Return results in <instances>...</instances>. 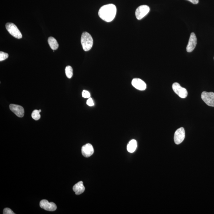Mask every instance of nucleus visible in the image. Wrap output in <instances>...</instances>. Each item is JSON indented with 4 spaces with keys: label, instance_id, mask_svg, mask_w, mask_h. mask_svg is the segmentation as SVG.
Returning a JSON list of instances; mask_svg holds the SVG:
<instances>
[{
    "label": "nucleus",
    "instance_id": "17",
    "mask_svg": "<svg viewBox=\"0 0 214 214\" xmlns=\"http://www.w3.org/2000/svg\"><path fill=\"white\" fill-rule=\"evenodd\" d=\"M40 112H39L38 110H34L31 114V117L33 119L36 121L40 119L41 118V115H40Z\"/></svg>",
    "mask_w": 214,
    "mask_h": 214
},
{
    "label": "nucleus",
    "instance_id": "16",
    "mask_svg": "<svg viewBox=\"0 0 214 214\" xmlns=\"http://www.w3.org/2000/svg\"><path fill=\"white\" fill-rule=\"evenodd\" d=\"M65 73L67 78L69 79L71 78L73 74V70L72 67L69 66H67L65 68Z\"/></svg>",
    "mask_w": 214,
    "mask_h": 214
},
{
    "label": "nucleus",
    "instance_id": "12",
    "mask_svg": "<svg viewBox=\"0 0 214 214\" xmlns=\"http://www.w3.org/2000/svg\"><path fill=\"white\" fill-rule=\"evenodd\" d=\"M132 85L136 89L140 90H144L146 88L145 83L139 78L133 79L132 81Z\"/></svg>",
    "mask_w": 214,
    "mask_h": 214
},
{
    "label": "nucleus",
    "instance_id": "1",
    "mask_svg": "<svg viewBox=\"0 0 214 214\" xmlns=\"http://www.w3.org/2000/svg\"><path fill=\"white\" fill-rule=\"evenodd\" d=\"M117 13V8L112 4L105 5L100 8L98 15L102 20L106 22H110L114 19Z\"/></svg>",
    "mask_w": 214,
    "mask_h": 214
},
{
    "label": "nucleus",
    "instance_id": "14",
    "mask_svg": "<svg viewBox=\"0 0 214 214\" xmlns=\"http://www.w3.org/2000/svg\"><path fill=\"white\" fill-rule=\"evenodd\" d=\"M48 43L51 49L53 50H57L59 47V45L57 40L54 38L51 37L48 38Z\"/></svg>",
    "mask_w": 214,
    "mask_h": 214
},
{
    "label": "nucleus",
    "instance_id": "10",
    "mask_svg": "<svg viewBox=\"0 0 214 214\" xmlns=\"http://www.w3.org/2000/svg\"><path fill=\"white\" fill-rule=\"evenodd\" d=\"M197 45V37L194 33H192L189 37V41L186 47V51L188 52H192Z\"/></svg>",
    "mask_w": 214,
    "mask_h": 214
},
{
    "label": "nucleus",
    "instance_id": "13",
    "mask_svg": "<svg viewBox=\"0 0 214 214\" xmlns=\"http://www.w3.org/2000/svg\"><path fill=\"white\" fill-rule=\"evenodd\" d=\"M73 191L77 195H80L82 194L85 190V187L84 185L83 182L82 181L78 182L73 186Z\"/></svg>",
    "mask_w": 214,
    "mask_h": 214
},
{
    "label": "nucleus",
    "instance_id": "24",
    "mask_svg": "<svg viewBox=\"0 0 214 214\" xmlns=\"http://www.w3.org/2000/svg\"></svg>",
    "mask_w": 214,
    "mask_h": 214
},
{
    "label": "nucleus",
    "instance_id": "22",
    "mask_svg": "<svg viewBox=\"0 0 214 214\" xmlns=\"http://www.w3.org/2000/svg\"><path fill=\"white\" fill-rule=\"evenodd\" d=\"M187 1H189L194 4H197L199 2V0H187Z\"/></svg>",
    "mask_w": 214,
    "mask_h": 214
},
{
    "label": "nucleus",
    "instance_id": "4",
    "mask_svg": "<svg viewBox=\"0 0 214 214\" xmlns=\"http://www.w3.org/2000/svg\"><path fill=\"white\" fill-rule=\"evenodd\" d=\"M172 88L174 92L181 98H185L188 96V91L186 89L181 86L178 83H174L172 84Z\"/></svg>",
    "mask_w": 214,
    "mask_h": 214
},
{
    "label": "nucleus",
    "instance_id": "11",
    "mask_svg": "<svg viewBox=\"0 0 214 214\" xmlns=\"http://www.w3.org/2000/svg\"><path fill=\"white\" fill-rule=\"evenodd\" d=\"M81 151L82 154L84 157H90L94 153V148L91 144H87L82 147Z\"/></svg>",
    "mask_w": 214,
    "mask_h": 214
},
{
    "label": "nucleus",
    "instance_id": "9",
    "mask_svg": "<svg viewBox=\"0 0 214 214\" xmlns=\"http://www.w3.org/2000/svg\"><path fill=\"white\" fill-rule=\"evenodd\" d=\"M10 110L16 116L19 117H22L24 115V110L22 106L19 105L11 104L9 106Z\"/></svg>",
    "mask_w": 214,
    "mask_h": 214
},
{
    "label": "nucleus",
    "instance_id": "23",
    "mask_svg": "<svg viewBox=\"0 0 214 214\" xmlns=\"http://www.w3.org/2000/svg\"><path fill=\"white\" fill-rule=\"evenodd\" d=\"M39 112H41V110H39Z\"/></svg>",
    "mask_w": 214,
    "mask_h": 214
},
{
    "label": "nucleus",
    "instance_id": "3",
    "mask_svg": "<svg viewBox=\"0 0 214 214\" xmlns=\"http://www.w3.org/2000/svg\"><path fill=\"white\" fill-rule=\"evenodd\" d=\"M6 28L9 34L14 37L18 39H21L22 35L20 31L14 24L12 23H7L6 24Z\"/></svg>",
    "mask_w": 214,
    "mask_h": 214
},
{
    "label": "nucleus",
    "instance_id": "2",
    "mask_svg": "<svg viewBox=\"0 0 214 214\" xmlns=\"http://www.w3.org/2000/svg\"><path fill=\"white\" fill-rule=\"evenodd\" d=\"M81 43L84 51H88L91 49L93 41L91 35L89 33L85 32L82 34Z\"/></svg>",
    "mask_w": 214,
    "mask_h": 214
},
{
    "label": "nucleus",
    "instance_id": "15",
    "mask_svg": "<svg viewBox=\"0 0 214 214\" xmlns=\"http://www.w3.org/2000/svg\"><path fill=\"white\" fill-rule=\"evenodd\" d=\"M137 142L135 140H132L128 143L127 149L130 153H133L136 150Z\"/></svg>",
    "mask_w": 214,
    "mask_h": 214
},
{
    "label": "nucleus",
    "instance_id": "8",
    "mask_svg": "<svg viewBox=\"0 0 214 214\" xmlns=\"http://www.w3.org/2000/svg\"><path fill=\"white\" fill-rule=\"evenodd\" d=\"M40 207L46 211H53L57 209V205L53 202H49L48 201L43 200L40 202Z\"/></svg>",
    "mask_w": 214,
    "mask_h": 214
},
{
    "label": "nucleus",
    "instance_id": "7",
    "mask_svg": "<svg viewBox=\"0 0 214 214\" xmlns=\"http://www.w3.org/2000/svg\"><path fill=\"white\" fill-rule=\"evenodd\" d=\"M185 132L184 128H181L176 131L174 134V141L176 144H181L185 139Z\"/></svg>",
    "mask_w": 214,
    "mask_h": 214
},
{
    "label": "nucleus",
    "instance_id": "18",
    "mask_svg": "<svg viewBox=\"0 0 214 214\" xmlns=\"http://www.w3.org/2000/svg\"><path fill=\"white\" fill-rule=\"evenodd\" d=\"M8 57V54L5 52H0V61H2L6 60Z\"/></svg>",
    "mask_w": 214,
    "mask_h": 214
},
{
    "label": "nucleus",
    "instance_id": "19",
    "mask_svg": "<svg viewBox=\"0 0 214 214\" xmlns=\"http://www.w3.org/2000/svg\"><path fill=\"white\" fill-rule=\"evenodd\" d=\"M82 96L84 98H89L90 97V92L89 91H87V90H83L82 92Z\"/></svg>",
    "mask_w": 214,
    "mask_h": 214
},
{
    "label": "nucleus",
    "instance_id": "20",
    "mask_svg": "<svg viewBox=\"0 0 214 214\" xmlns=\"http://www.w3.org/2000/svg\"><path fill=\"white\" fill-rule=\"evenodd\" d=\"M3 213L4 214H15L13 211L8 208H6L4 210Z\"/></svg>",
    "mask_w": 214,
    "mask_h": 214
},
{
    "label": "nucleus",
    "instance_id": "6",
    "mask_svg": "<svg viewBox=\"0 0 214 214\" xmlns=\"http://www.w3.org/2000/svg\"><path fill=\"white\" fill-rule=\"evenodd\" d=\"M150 7L146 5H143L138 7L135 12V15L137 19L140 20L145 16L150 11Z\"/></svg>",
    "mask_w": 214,
    "mask_h": 214
},
{
    "label": "nucleus",
    "instance_id": "5",
    "mask_svg": "<svg viewBox=\"0 0 214 214\" xmlns=\"http://www.w3.org/2000/svg\"><path fill=\"white\" fill-rule=\"evenodd\" d=\"M201 99L208 106L214 107V93L203 92L201 95Z\"/></svg>",
    "mask_w": 214,
    "mask_h": 214
},
{
    "label": "nucleus",
    "instance_id": "21",
    "mask_svg": "<svg viewBox=\"0 0 214 214\" xmlns=\"http://www.w3.org/2000/svg\"><path fill=\"white\" fill-rule=\"evenodd\" d=\"M86 104L89 106H92L94 105L93 100L91 98H88L86 101Z\"/></svg>",
    "mask_w": 214,
    "mask_h": 214
}]
</instances>
